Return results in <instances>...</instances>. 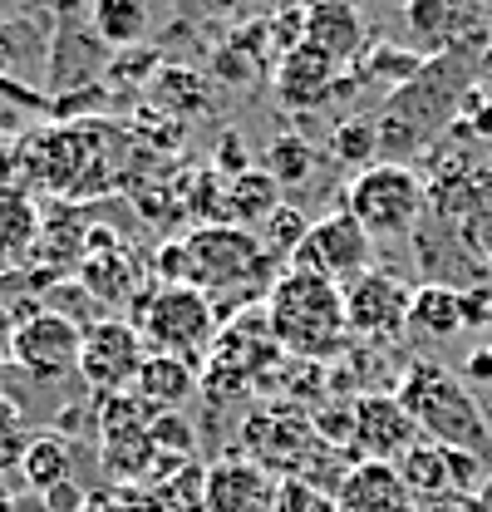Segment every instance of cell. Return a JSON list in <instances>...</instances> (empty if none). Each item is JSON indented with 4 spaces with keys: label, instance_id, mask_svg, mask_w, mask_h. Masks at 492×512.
Listing matches in <instances>:
<instances>
[{
    "label": "cell",
    "instance_id": "obj_24",
    "mask_svg": "<svg viewBox=\"0 0 492 512\" xmlns=\"http://www.w3.org/2000/svg\"><path fill=\"white\" fill-rule=\"evenodd\" d=\"M89 20H94V35H99L104 45H114V50H128V45H138V40L148 35V10H143V0H99Z\"/></svg>",
    "mask_w": 492,
    "mask_h": 512
},
{
    "label": "cell",
    "instance_id": "obj_6",
    "mask_svg": "<svg viewBox=\"0 0 492 512\" xmlns=\"http://www.w3.org/2000/svg\"><path fill=\"white\" fill-rule=\"evenodd\" d=\"M138 335H143L148 355H173V360L192 365L217 340V306L183 281H173V286L163 281L138 306Z\"/></svg>",
    "mask_w": 492,
    "mask_h": 512
},
{
    "label": "cell",
    "instance_id": "obj_15",
    "mask_svg": "<svg viewBox=\"0 0 492 512\" xmlns=\"http://www.w3.org/2000/svg\"><path fill=\"white\" fill-rule=\"evenodd\" d=\"M306 45L320 50L325 60H335L340 69L355 64L365 55L369 45V30H365V15L345 0H325V5H310L306 10Z\"/></svg>",
    "mask_w": 492,
    "mask_h": 512
},
{
    "label": "cell",
    "instance_id": "obj_32",
    "mask_svg": "<svg viewBox=\"0 0 492 512\" xmlns=\"http://www.w3.org/2000/svg\"><path fill=\"white\" fill-rule=\"evenodd\" d=\"M468 384H492V345L468 355Z\"/></svg>",
    "mask_w": 492,
    "mask_h": 512
},
{
    "label": "cell",
    "instance_id": "obj_29",
    "mask_svg": "<svg viewBox=\"0 0 492 512\" xmlns=\"http://www.w3.org/2000/svg\"><path fill=\"white\" fill-rule=\"evenodd\" d=\"M148 444H153V463L187 458L192 453V429H187L183 414H158V419H148Z\"/></svg>",
    "mask_w": 492,
    "mask_h": 512
},
{
    "label": "cell",
    "instance_id": "obj_10",
    "mask_svg": "<svg viewBox=\"0 0 492 512\" xmlns=\"http://www.w3.org/2000/svg\"><path fill=\"white\" fill-rule=\"evenodd\" d=\"M79 340H84V325L64 311H30L10 330L5 340V355L30 375V380H64L79 370Z\"/></svg>",
    "mask_w": 492,
    "mask_h": 512
},
{
    "label": "cell",
    "instance_id": "obj_35",
    "mask_svg": "<svg viewBox=\"0 0 492 512\" xmlns=\"http://www.w3.org/2000/svg\"><path fill=\"white\" fill-rule=\"evenodd\" d=\"M0 375H5V350H0Z\"/></svg>",
    "mask_w": 492,
    "mask_h": 512
},
{
    "label": "cell",
    "instance_id": "obj_5",
    "mask_svg": "<svg viewBox=\"0 0 492 512\" xmlns=\"http://www.w3.org/2000/svg\"><path fill=\"white\" fill-rule=\"evenodd\" d=\"M424 207H429L424 173L409 168V163H374L365 173H355L350 188H345V212L365 227L369 242L374 237L389 242V237L419 232Z\"/></svg>",
    "mask_w": 492,
    "mask_h": 512
},
{
    "label": "cell",
    "instance_id": "obj_28",
    "mask_svg": "<svg viewBox=\"0 0 492 512\" xmlns=\"http://www.w3.org/2000/svg\"><path fill=\"white\" fill-rule=\"evenodd\" d=\"M30 424H25V409L10 399V394H0V478L5 473H20V458H25V448H30Z\"/></svg>",
    "mask_w": 492,
    "mask_h": 512
},
{
    "label": "cell",
    "instance_id": "obj_20",
    "mask_svg": "<svg viewBox=\"0 0 492 512\" xmlns=\"http://www.w3.org/2000/svg\"><path fill=\"white\" fill-rule=\"evenodd\" d=\"M20 478H25V488L30 493H55L64 488L69 478H74V458H69V444H64L60 434H35L30 448H25V458H20Z\"/></svg>",
    "mask_w": 492,
    "mask_h": 512
},
{
    "label": "cell",
    "instance_id": "obj_18",
    "mask_svg": "<svg viewBox=\"0 0 492 512\" xmlns=\"http://www.w3.org/2000/svg\"><path fill=\"white\" fill-rule=\"evenodd\" d=\"M424 50H404V45H394V40H369L365 55L350 64V79H355V89H365V84H384L389 94L399 89V84H409L419 69H424Z\"/></svg>",
    "mask_w": 492,
    "mask_h": 512
},
{
    "label": "cell",
    "instance_id": "obj_21",
    "mask_svg": "<svg viewBox=\"0 0 492 512\" xmlns=\"http://www.w3.org/2000/svg\"><path fill=\"white\" fill-rule=\"evenodd\" d=\"M394 468H399V478H404V488H409L414 498H448V493H453L448 448L429 444V439H419V444L409 448Z\"/></svg>",
    "mask_w": 492,
    "mask_h": 512
},
{
    "label": "cell",
    "instance_id": "obj_14",
    "mask_svg": "<svg viewBox=\"0 0 492 512\" xmlns=\"http://www.w3.org/2000/svg\"><path fill=\"white\" fill-rule=\"evenodd\" d=\"M335 512H414V493L404 488L394 463H350L330 493Z\"/></svg>",
    "mask_w": 492,
    "mask_h": 512
},
{
    "label": "cell",
    "instance_id": "obj_4",
    "mask_svg": "<svg viewBox=\"0 0 492 512\" xmlns=\"http://www.w3.org/2000/svg\"><path fill=\"white\" fill-rule=\"evenodd\" d=\"M271 271V256L261 247V237H251L246 227H197L187 242H178V281L202 291L207 301L217 291H237L256 286Z\"/></svg>",
    "mask_w": 492,
    "mask_h": 512
},
{
    "label": "cell",
    "instance_id": "obj_17",
    "mask_svg": "<svg viewBox=\"0 0 492 512\" xmlns=\"http://www.w3.org/2000/svg\"><path fill=\"white\" fill-rule=\"evenodd\" d=\"M409 325L433 335V340L458 335L468 325V296H463V286H438V281L414 286V296H409Z\"/></svg>",
    "mask_w": 492,
    "mask_h": 512
},
{
    "label": "cell",
    "instance_id": "obj_8",
    "mask_svg": "<svg viewBox=\"0 0 492 512\" xmlns=\"http://www.w3.org/2000/svg\"><path fill=\"white\" fill-rule=\"evenodd\" d=\"M409 296L414 286L399 271L369 266L360 281L345 286V330L369 345H394L409 330Z\"/></svg>",
    "mask_w": 492,
    "mask_h": 512
},
{
    "label": "cell",
    "instance_id": "obj_2",
    "mask_svg": "<svg viewBox=\"0 0 492 512\" xmlns=\"http://www.w3.org/2000/svg\"><path fill=\"white\" fill-rule=\"evenodd\" d=\"M266 330L271 345L296 355V360H330L345 350L350 330H345V291L315 271L286 266L271 291H266Z\"/></svg>",
    "mask_w": 492,
    "mask_h": 512
},
{
    "label": "cell",
    "instance_id": "obj_11",
    "mask_svg": "<svg viewBox=\"0 0 492 512\" xmlns=\"http://www.w3.org/2000/svg\"><path fill=\"white\" fill-rule=\"evenodd\" d=\"M271 89H276V99H281L286 109L310 114V109H325L330 99L355 94V79L340 74V64L325 60L320 50H310L306 40H301V45H291V50L281 55L276 74H271Z\"/></svg>",
    "mask_w": 492,
    "mask_h": 512
},
{
    "label": "cell",
    "instance_id": "obj_7",
    "mask_svg": "<svg viewBox=\"0 0 492 512\" xmlns=\"http://www.w3.org/2000/svg\"><path fill=\"white\" fill-rule=\"evenodd\" d=\"M148 360V345L138 335L133 320H119V316H104L94 325H84V340H79V380L89 384L99 399L109 394H128L138 370Z\"/></svg>",
    "mask_w": 492,
    "mask_h": 512
},
{
    "label": "cell",
    "instance_id": "obj_22",
    "mask_svg": "<svg viewBox=\"0 0 492 512\" xmlns=\"http://www.w3.org/2000/svg\"><path fill=\"white\" fill-rule=\"evenodd\" d=\"M153 99L168 109V114H183V119H207L212 114V79L192 74V69H163L153 79Z\"/></svg>",
    "mask_w": 492,
    "mask_h": 512
},
{
    "label": "cell",
    "instance_id": "obj_30",
    "mask_svg": "<svg viewBox=\"0 0 492 512\" xmlns=\"http://www.w3.org/2000/svg\"><path fill=\"white\" fill-rule=\"evenodd\" d=\"M271 512H335L325 493H315L306 478H281L271 493Z\"/></svg>",
    "mask_w": 492,
    "mask_h": 512
},
{
    "label": "cell",
    "instance_id": "obj_23",
    "mask_svg": "<svg viewBox=\"0 0 492 512\" xmlns=\"http://www.w3.org/2000/svg\"><path fill=\"white\" fill-rule=\"evenodd\" d=\"M276 207H281V188H276L261 168H251V173H242V178L227 183V222H232V227L266 222Z\"/></svg>",
    "mask_w": 492,
    "mask_h": 512
},
{
    "label": "cell",
    "instance_id": "obj_1",
    "mask_svg": "<svg viewBox=\"0 0 492 512\" xmlns=\"http://www.w3.org/2000/svg\"><path fill=\"white\" fill-rule=\"evenodd\" d=\"M488 40H473V45H458V50H443V55H429L424 69L399 84L374 119V133H379V158L384 163H404L409 153H429L433 143L453 128L458 119V104L468 94V74H473V55H483Z\"/></svg>",
    "mask_w": 492,
    "mask_h": 512
},
{
    "label": "cell",
    "instance_id": "obj_13",
    "mask_svg": "<svg viewBox=\"0 0 492 512\" xmlns=\"http://www.w3.org/2000/svg\"><path fill=\"white\" fill-rule=\"evenodd\" d=\"M271 473L256 458H222L202 473V512H271Z\"/></svg>",
    "mask_w": 492,
    "mask_h": 512
},
{
    "label": "cell",
    "instance_id": "obj_27",
    "mask_svg": "<svg viewBox=\"0 0 492 512\" xmlns=\"http://www.w3.org/2000/svg\"><path fill=\"white\" fill-rule=\"evenodd\" d=\"M35 247V207L20 192H0V261Z\"/></svg>",
    "mask_w": 492,
    "mask_h": 512
},
{
    "label": "cell",
    "instance_id": "obj_26",
    "mask_svg": "<svg viewBox=\"0 0 492 512\" xmlns=\"http://www.w3.org/2000/svg\"><path fill=\"white\" fill-rule=\"evenodd\" d=\"M310 222L301 217V207H291V202H281L266 222H261V247L271 261H286L291 266V256L301 252V242H306Z\"/></svg>",
    "mask_w": 492,
    "mask_h": 512
},
{
    "label": "cell",
    "instance_id": "obj_12",
    "mask_svg": "<svg viewBox=\"0 0 492 512\" xmlns=\"http://www.w3.org/2000/svg\"><path fill=\"white\" fill-rule=\"evenodd\" d=\"M419 424L404 414L394 394H360L350 409V444L365 453L369 463H399L409 448L419 444Z\"/></svg>",
    "mask_w": 492,
    "mask_h": 512
},
{
    "label": "cell",
    "instance_id": "obj_33",
    "mask_svg": "<svg viewBox=\"0 0 492 512\" xmlns=\"http://www.w3.org/2000/svg\"><path fill=\"white\" fill-rule=\"evenodd\" d=\"M0 512H15V493H10V483L0 478Z\"/></svg>",
    "mask_w": 492,
    "mask_h": 512
},
{
    "label": "cell",
    "instance_id": "obj_34",
    "mask_svg": "<svg viewBox=\"0 0 492 512\" xmlns=\"http://www.w3.org/2000/svg\"><path fill=\"white\" fill-rule=\"evenodd\" d=\"M478 498H483V512H492V478L483 483V493H478Z\"/></svg>",
    "mask_w": 492,
    "mask_h": 512
},
{
    "label": "cell",
    "instance_id": "obj_9",
    "mask_svg": "<svg viewBox=\"0 0 492 512\" xmlns=\"http://www.w3.org/2000/svg\"><path fill=\"white\" fill-rule=\"evenodd\" d=\"M291 266L296 271H315V276H325V281H335L345 291L350 281H360L374 266V242L345 207H335L320 222H310L306 242H301V252L291 256Z\"/></svg>",
    "mask_w": 492,
    "mask_h": 512
},
{
    "label": "cell",
    "instance_id": "obj_19",
    "mask_svg": "<svg viewBox=\"0 0 492 512\" xmlns=\"http://www.w3.org/2000/svg\"><path fill=\"white\" fill-rule=\"evenodd\" d=\"M315 168H320V148L306 143L301 133H276V138L266 143V153H261V173H266L281 192L310 183Z\"/></svg>",
    "mask_w": 492,
    "mask_h": 512
},
{
    "label": "cell",
    "instance_id": "obj_31",
    "mask_svg": "<svg viewBox=\"0 0 492 512\" xmlns=\"http://www.w3.org/2000/svg\"><path fill=\"white\" fill-rule=\"evenodd\" d=\"M45 508L50 512H79L84 508V493H79L74 483H64V488H55V493H45Z\"/></svg>",
    "mask_w": 492,
    "mask_h": 512
},
{
    "label": "cell",
    "instance_id": "obj_25",
    "mask_svg": "<svg viewBox=\"0 0 492 512\" xmlns=\"http://www.w3.org/2000/svg\"><path fill=\"white\" fill-rule=\"evenodd\" d=\"M330 148H335V158L340 163H350V168H374L379 163V133H374V119L369 114H350V119H340L335 133H330Z\"/></svg>",
    "mask_w": 492,
    "mask_h": 512
},
{
    "label": "cell",
    "instance_id": "obj_16",
    "mask_svg": "<svg viewBox=\"0 0 492 512\" xmlns=\"http://www.w3.org/2000/svg\"><path fill=\"white\" fill-rule=\"evenodd\" d=\"M143 409H158V414H178L187 399L197 394V370L187 360H173V355H148L138 380L128 389Z\"/></svg>",
    "mask_w": 492,
    "mask_h": 512
},
{
    "label": "cell",
    "instance_id": "obj_3",
    "mask_svg": "<svg viewBox=\"0 0 492 512\" xmlns=\"http://www.w3.org/2000/svg\"><path fill=\"white\" fill-rule=\"evenodd\" d=\"M394 399L404 404V414L424 429V439L438 448H453V453H473L492 463V424L478 404V394L458 375H448L443 365L419 360L404 370V380L394 389Z\"/></svg>",
    "mask_w": 492,
    "mask_h": 512
}]
</instances>
